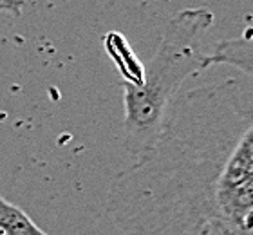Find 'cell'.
<instances>
[{"label":"cell","instance_id":"6da1fadb","mask_svg":"<svg viewBox=\"0 0 253 235\" xmlns=\"http://www.w3.org/2000/svg\"><path fill=\"white\" fill-rule=\"evenodd\" d=\"M252 116L248 76L175 96L156 140L109 187V219L123 235H183L217 217V185Z\"/></svg>","mask_w":253,"mask_h":235},{"label":"cell","instance_id":"7a4b0ae2","mask_svg":"<svg viewBox=\"0 0 253 235\" xmlns=\"http://www.w3.org/2000/svg\"><path fill=\"white\" fill-rule=\"evenodd\" d=\"M213 24L206 7H188L165 26L156 54L143 69L141 84L123 82L125 146L139 156L159 134L177 91L192 74L203 71L199 40Z\"/></svg>","mask_w":253,"mask_h":235},{"label":"cell","instance_id":"3957f363","mask_svg":"<svg viewBox=\"0 0 253 235\" xmlns=\"http://www.w3.org/2000/svg\"><path fill=\"white\" fill-rule=\"evenodd\" d=\"M211 65H230L253 80V27L243 35L219 42L213 51L203 56V69Z\"/></svg>","mask_w":253,"mask_h":235},{"label":"cell","instance_id":"277c9868","mask_svg":"<svg viewBox=\"0 0 253 235\" xmlns=\"http://www.w3.org/2000/svg\"><path fill=\"white\" fill-rule=\"evenodd\" d=\"M0 234L2 235H47L38 228L22 208L0 195Z\"/></svg>","mask_w":253,"mask_h":235},{"label":"cell","instance_id":"5b68a950","mask_svg":"<svg viewBox=\"0 0 253 235\" xmlns=\"http://www.w3.org/2000/svg\"><path fill=\"white\" fill-rule=\"evenodd\" d=\"M199 235H237V232L219 217H211L199 225Z\"/></svg>","mask_w":253,"mask_h":235},{"label":"cell","instance_id":"8992f818","mask_svg":"<svg viewBox=\"0 0 253 235\" xmlns=\"http://www.w3.org/2000/svg\"><path fill=\"white\" fill-rule=\"evenodd\" d=\"M24 0H0V11H9L13 15H20L24 7Z\"/></svg>","mask_w":253,"mask_h":235},{"label":"cell","instance_id":"52a82bcc","mask_svg":"<svg viewBox=\"0 0 253 235\" xmlns=\"http://www.w3.org/2000/svg\"><path fill=\"white\" fill-rule=\"evenodd\" d=\"M250 232H253V210L248 214L246 221H244V234H250Z\"/></svg>","mask_w":253,"mask_h":235},{"label":"cell","instance_id":"ba28073f","mask_svg":"<svg viewBox=\"0 0 253 235\" xmlns=\"http://www.w3.org/2000/svg\"><path fill=\"white\" fill-rule=\"evenodd\" d=\"M183 235H199V226H197V228H194V230L186 232V234H183Z\"/></svg>","mask_w":253,"mask_h":235}]
</instances>
